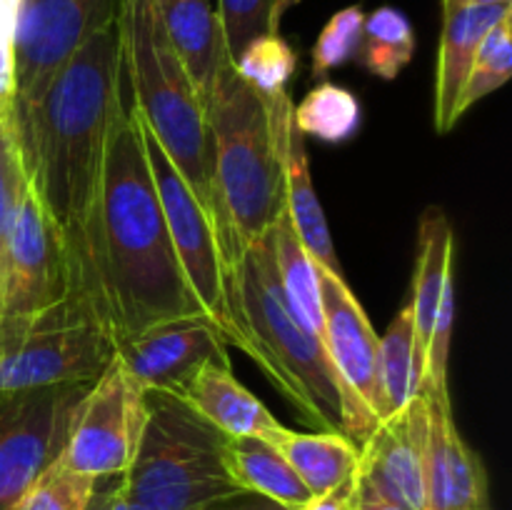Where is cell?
Wrapping results in <instances>:
<instances>
[{
	"label": "cell",
	"mask_w": 512,
	"mask_h": 510,
	"mask_svg": "<svg viewBox=\"0 0 512 510\" xmlns=\"http://www.w3.org/2000/svg\"><path fill=\"white\" fill-rule=\"evenodd\" d=\"M233 63L255 90L263 95H275L285 93V85L293 78L298 58L288 40L280 38L278 33H270L250 40Z\"/></svg>",
	"instance_id": "30"
},
{
	"label": "cell",
	"mask_w": 512,
	"mask_h": 510,
	"mask_svg": "<svg viewBox=\"0 0 512 510\" xmlns=\"http://www.w3.org/2000/svg\"><path fill=\"white\" fill-rule=\"evenodd\" d=\"M283 178H285V210L290 215L295 235L308 250L310 258L333 273L343 275L340 260L335 255L333 238H330L328 220H325L323 205L315 193L313 175L308 168V150H305V135L290 120L288 133L283 143Z\"/></svg>",
	"instance_id": "21"
},
{
	"label": "cell",
	"mask_w": 512,
	"mask_h": 510,
	"mask_svg": "<svg viewBox=\"0 0 512 510\" xmlns=\"http://www.w3.org/2000/svg\"><path fill=\"white\" fill-rule=\"evenodd\" d=\"M455 325V278L450 275L440 298L438 315H435L433 330H430L428 348L423 358V373H420L418 395L435 400V403H450L448 390V360L450 343H453Z\"/></svg>",
	"instance_id": "31"
},
{
	"label": "cell",
	"mask_w": 512,
	"mask_h": 510,
	"mask_svg": "<svg viewBox=\"0 0 512 510\" xmlns=\"http://www.w3.org/2000/svg\"><path fill=\"white\" fill-rule=\"evenodd\" d=\"M363 23L365 13L360 5H348V8L338 10L325 23V28L320 30L318 40L313 45L315 78H325L330 70L340 68V65H345L350 58L358 55L360 38H363Z\"/></svg>",
	"instance_id": "34"
},
{
	"label": "cell",
	"mask_w": 512,
	"mask_h": 510,
	"mask_svg": "<svg viewBox=\"0 0 512 510\" xmlns=\"http://www.w3.org/2000/svg\"><path fill=\"white\" fill-rule=\"evenodd\" d=\"M213 143L215 235L228 280L245 248L263 238L285 208L283 143L293 120L288 93L263 95L225 60L205 105Z\"/></svg>",
	"instance_id": "3"
},
{
	"label": "cell",
	"mask_w": 512,
	"mask_h": 510,
	"mask_svg": "<svg viewBox=\"0 0 512 510\" xmlns=\"http://www.w3.org/2000/svg\"><path fill=\"white\" fill-rule=\"evenodd\" d=\"M115 335L85 298L0 335V393L58 383H93L115 358Z\"/></svg>",
	"instance_id": "7"
},
{
	"label": "cell",
	"mask_w": 512,
	"mask_h": 510,
	"mask_svg": "<svg viewBox=\"0 0 512 510\" xmlns=\"http://www.w3.org/2000/svg\"><path fill=\"white\" fill-rule=\"evenodd\" d=\"M158 10L165 33L205 108L220 65L230 58L218 10L210 0H158Z\"/></svg>",
	"instance_id": "19"
},
{
	"label": "cell",
	"mask_w": 512,
	"mask_h": 510,
	"mask_svg": "<svg viewBox=\"0 0 512 510\" xmlns=\"http://www.w3.org/2000/svg\"><path fill=\"white\" fill-rule=\"evenodd\" d=\"M100 243L115 343L168 320L205 318L165 225L138 110L125 98L105 153Z\"/></svg>",
	"instance_id": "2"
},
{
	"label": "cell",
	"mask_w": 512,
	"mask_h": 510,
	"mask_svg": "<svg viewBox=\"0 0 512 510\" xmlns=\"http://www.w3.org/2000/svg\"><path fill=\"white\" fill-rule=\"evenodd\" d=\"M143 428V388L123 368L110 360L100 378L90 385L68 445L65 463L90 478H113L128 473Z\"/></svg>",
	"instance_id": "13"
},
{
	"label": "cell",
	"mask_w": 512,
	"mask_h": 510,
	"mask_svg": "<svg viewBox=\"0 0 512 510\" xmlns=\"http://www.w3.org/2000/svg\"><path fill=\"white\" fill-rule=\"evenodd\" d=\"M138 120L140 130H143L150 173H153L160 208H163L165 215V225H168L170 240H173V248L178 253V263L183 268L185 280H188V288L193 290L205 318L225 335L228 345L243 350L240 330L235 325L233 308H230L228 270H225V260L223 253H220L213 223L205 215V210L200 208L198 198L188 188V183L180 178L178 168L170 163L165 150L153 138L148 125L143 123L140 113Z\"/></svg>",
	"instance_id": "9"
},
{
	"label": "cell",
	"mask_w": 512,
	"mask_h": 510,
	"mask_svg": "<svg viewBox=\"0 0 512 510\" xmlns=\"http://www.w3.org/2000/svg\"><path fill=\"white\" fill-rule=\"evenodd\" d=\"M363 120V108L353 90L338 83L315 85L298 108H293V125L300 135H310L323 143H345L353 138Z\"/></svg>",
	"instance_id": "26"
},
{
	"label": "cell",
	"mask_w": 512,
	"mask_h": 510,
	"mask_svg": "<svg viewBox=\"0 0 512 510\" xmlns=\"http://www.w3.org/2000/svg\"><path fill=\"white\" fill-rule=\"evenodd\" d=\"M295 0H218V18L223 25L230 58L260 35L278 33L283 10Z\"/></svg>",
	"instance_id": "32"
},
{
	"label": "cell",
	"mask_w": 512,
	"mask_h": 510,
	"mask_svg": "<svg viewBox=\"0 0 512 510\" xmlns=\"http://www.w3.org/2000/svg\"><path fill=\"white\" fill-rule=\"evenodd\" d=\"M415 55V30L408 15L393 5L373 10L365 15L363 38L355 58L373 75L383 80H395L400 70Z\"/></svg>",
	"instance_id": "25"
},
{
	"label": "cell",
	"mask_w": 512,
	"mask_h": 510,
	"mask_svg": "<svg viewBox=\"0 0 512 510\" xmlns=\"http://www.w3.org/2000/svg\"><path fill=\"white\" fill-rule=\"evenodd\" d=\"M20 0H0V108L10 110L15 85V23Z\"/></svg>",
	"instance_id": "35"
},
{
	"label": "cell",
	"mask_w": 512,
	"mask_h": 510,
	"mask_svg": "<svg viewBox=\"0 0 512 510\" xmlns=\"http://www.w3.org/2000/svg\"><path fill=\"white\" fill-rule=\"evenodd\" d=\"M273 445L298 473L313 498L338 488L358 468L360 448L343 433H333V430L298 433V430L283 428L273 438Z\"/></svg>",
	"instance_id": "22"
},
{
	"label": "cell",
	"mask_w": 512,
	"mask_h": 510,
	"mask_svg": "<svg viewBox=\"0 0 512 510\" xmlns=\"http://www.w3.org/2000/svg\"><path fill=\"white\" fill-rule=\"evenodd\" d=\"M230 308L243 353L315 430L343 433V393L323 343L295 318L280 285L273 235L245 248L230 278Z\"/></svg>",
	"instance_id": "4"
},
{
	"label": "cell",
	"mask_w": 512,
	"mask_h": 510,
	"mask_svg": "<svg viewBox=\"0 0 512 510\" xmlns=\"http://www.w3.org/2000/svg\"><path fill=\"white\" fill-rule=\"evenodd\" d=\"M110 510H128V485H125V473L120 475L118 488H115L113 505H110Z\"/></svg>",
	"instance_id": "41"
},
{
	"label": "cell",
	"mask_w": 512,
	"mask_h": 510,
	"mask_svg": "<svg viewBox=\"0 0 512 510\" xmlns=\"http://www.w3.org/2000/svg\"><path fill=\"white\" fill-rule=\"evenodd\" d=\"M115 358L143 390L180 395L208 363H230L228 340L205 318L168 320L128 340H120Z\"/></svg>",
	"instance_id": "14"
},
{
	"label": "cell",
	"mask_w": 512,
	"mask_h": 510,
	"mask_svg": "<svg viewBox=\"0 0 512 510\" xmlns=\"http://www.w3.org/2000/svg\"><path fill=\"white\" fill-rule=\"evenodd\" d=\"M508 13H512L510 5H468V8L443 13V35H440L433 88V123L440 135L450 133L458 125L453 110L465 78L473 68L475 53H478L485 33Z\"/></svg>",
	"instance_id": "17"
},
{
	"label": "cell",
	"mask_w": 512,
	"mask_h": 510,
	"mask_svg": "<svg viewBox=\"0 0 512 510\" xmlns=\"http://www.w3.org/2000/svg\"><path fill=\"white\" fill-rule=\"evenodd\" d=\"M180 398L228 438H263L273 443L285 428L233 375V365L208 363L198 370Z\"/></svg>",
	"instance_id": "18"
},
{
	"label": "cell",
	"mask_w": 512,
	"mask_h": 510,
	"mask_svg": "<svg viewBox=\"0 0 512 510\" xmlns=\"http://www.w3.org/2000/svg\"><path fill=\"white\" fill-rule=\"evenodd\" d=\"M380 378L390 413L405 408L418 395L420 368L415 358V325L410 303H405L380 335Z\"/></svg>",
	"instance_id": "27"
},
{
	"label": "cell",
	"mask_w": 512,
	"mask_h": 510,
	"mask_svg": "<svg viewBox=\"0 0 512 510\" xmlns=\"http://www.w3.org/2000/svg\"><path fill=\"white\" fill-rule=\"evenodd\" d=\"M120 3L123 0H20L10 118L23 115L38 100L75 50L118 20Z\"/></svg>",
	"instance_id": "11"
},
{
	"label": "cell",
	"mask_w": 512,
	"mask_h": 510,
	"mask_svg": "<svg viewBox=\"0 0 512 510\" xmlns=\"http://www.w3.org/2000/svg\"><path fill=\"white\" fill-rule=\"evenodd\" d=\"M355 480H358V475H355ZM355 508L358 510H403V508H398V505L383 500L380 495H375L373 490H370L368 485L360 483V480H358V493H355Z\"/></svg>",
	"instance_id": "39"
},
{
	"label": "cell",
	"mask_w": 512,
	"mask_h": 510,
	"mask_svg": "<svg viewBox=\"0 0 512 510\" xmlns=\"http://www.w3.org/2000/svg\"><path fill=\"white\" fill-rule=\"evenodd\" d=\"M125 93L118 20L98 30L13 120L25 180L70 260L75 295L108 323L100 198L105 153ZM110 325V323H108Z\"/></svg>",
	"instance_id": "1"
},
{
	"label": "cell",
	"mask_w": 512,
	"mask_h": 510,
	"mask_svg": "<svg viewBox=\"0 0 512 510\" xmlns=\"http://www.w3.org/2000/svg\"><path fill=\"white\" fill-rule=\"evenodd\" d=\"M483 510H490V508H483Z\"/></svg>",
	"instance_id": "42"
},
{
	"label": "cell",
	"mask_w": 512,
	"mask_h": 510,
	"mask_svg": "<svg viewBox=\"0 0 512 510\" xmlns=\"http://www.w3.org/2000/svg\"><path fill=\"white\" fill-rule=\"evenodd\" d=\"M355 493H358V480H355L353 473L345 483H340L330 493L310 498L300 510H358L355 508Z\"/></svg>",
	"instance_id": "36"
},
{
	"label": "cell",
	"mask_w": 512,
	"mask_h": 510,
	"mask_svg": "<svg viewBox=\"0 0 512 510\" xmlns=\"http://www.w3.org/2000/svg\"><path fill=\"white\" fill-rule=\"evenodd\" d=\"M118 480L120 475H113V478H98L93 498H90V503L85 505V510H110L115 488H118Z\"/></svg>",
	"instance_id": "38"
},
{
	"label": "cell",
	"mask_w": 512,
	"mask_h": 510,
	"mask_svg": "<svg viewBox=\"0 0 512 510\" xmlns=\"http://www.w3.org/2000/svg\"><path fill=\"white\" fill-rule=\"evenodd\" d=\"M423 435L425 510H483L488 505V473L480 455L460 435L453 403L425 398Z\"/></svg>",
	"instance_id": "16"
},
{
	"label": "cell",
	"mask_w": 512,
	"mask_h": 510,
	"mask_svg": "<svg viewBox=\"0 0 512 510\" xmlns=\"http://www.w3.org/2000/svg\"><path fill=\"white\" fill-rule=\"evenodd\" d=\"M0 110H5V108H0Z\"/></svg>",
	"instance_id": "43"
},
{
	"label": "cell",
	"mask_w": 512,
	"mask_h": 510,
	"mask_svg": "<svg viewBox=\"0 0 512 510\" xmlns=\"http://www.w3.org/2000/svg\"><path fill=\"white\" fill-rule=\"evenodd\" d=\"M73 295L68 253L25 180L5 253L0 335L23 328Z\"/></svg>",
	"instance_id": "12"
},
{
	"label": "cell",
	"mask_w": 512,
	"mask_h": 510,
	"mask_svg": "<svg viewBox=\"0 0 512 510\" xmlns=\"http://www.w3.org/2000/svg\"><path fill=\"white\" fill-rule=\"evenodd\" d=\"M428 405L415 395L405 408L380 420L360 445L355 475L375 495L403 510H425L423 435Z\"/></svg>",
	"instance_id": "15"
},
{
	"label": "cell",
	"mask_w": 512,
	"mask_h": 510,
	"mask_svg": "<svg viewBox=\"0 0 512 510\" xmlns=\"http://www.w3.org/2000/svg\"><path fill=\"white\" fill-rule=\"evenodd\" d=\"M450 275H453V228L443 210L430 208L420 218L418 260H415L413 293L408 300L413 310L415 358H418L420 373H423L430 330H433L443 288Z\"/></svg>",
	"instance_id": "20"
},
{
	"label": "cell",
	"mask_w": 512,
	"mask_h": 510,
	"mask_svg": "<svg viewBox=\"0 0 512 510\" xmlns=\"http://www.w3.org/2000/svg\"><path fill=\"white\" fill-rule=\"evenodd\" d=\"M512 73V13L503 15L493 28L485 33L478 53H475L473 68L465 78L463 90L455 103L453 118L458 123L473 105H478L485 95L495 93L510 80Z\"/></svg>",
	"instance_id": "28"
},
{
	"label": "cell",
	"mask_w": 512,
	"mask_h": 510,
	"mask_svg": "<svg viewBox=\"0 0 512 510\" xmlns=\"http://www.w3.org/2000/svg\"><path fill=\"white\" fill-rule=\"evenodd\" d=\"M123 70L133 105L215 230L213 143L205 108L165 33L158 0L120 3Z\"/></svg>",
	"instance_id": "5"
},
{
	"label": "cell",
	"mask_w": 512,
	"mask_h": 510,
	"mask_svg": "<svg viewBox=\"0 0 512 510\" xmlns=\"http://www.w3.org/2000/svg\"><path fill=\"white\" fill-rule=\"evenodd\" d=\"M25 173L20 163L18 138H15L10 110H0V308H3V278L5 253H8L10 228H13L15 208L23 193Z\"/></svg>",
	"instance_id": "33"
},
{
	"label": "cell",
	"mask_w": 512,
	"mask_h": 510,
	"mask_svg": "<svg viewBox=\"0 0 512 510\" xmlns=\"http://www.w3.org/2000/svg\"><path fill=\"white\" fill-rule=\"evenodd\" d=\"M203 510H290V508H285V505L280 503H273V500L263 498V495H255V493H248V490H243V493H235L230 495V498L215 500V503H210L208 508Z\"/></svg>",
	"instance_id": "37"
},
{
	"label": "cell",
	"mask_w": 512,
	"mask_h": 510,
	"mask_svg": "<svg viewBox=\"0 0 512 510\" xmlns=\"http://www.w3.org/2000/svg\"><path fill=\"white\" fill-rule=\"evenodd\" d=\"M93 383L0 393V510H15L35 478L63 455Z\"/></svg>",
	"instance_id": "10"
},
{
	"label": "cell",
	"mask_w": 512,
	"mask_h": 510,
	"mask_svg": "<svg viewBox=\"0 0 512 510\" xmlns=\"http://www.w3.org/2000/svg\"><path fill=\"white\" fill-rule=\"evenodd\" d=\"M225 465L240 490L263 495L290 510H300L313 498L280 450L263 438H228Z\"/></svg>",
	"instance_id": "23"
},
{
	"label": "cell",
	"mask_w": 512,
	"mask_h": 510,
	"mask_svg": "<svg viewBox=\"0 0 512 510\" xmlns=\"http://www.w3.org/2000/svg\"><path fill=\"white\" fill-rule=\"evenodd\" d=\"M228 435L180 395L143 390V428L125 473L128 495L150 510H203L243 490L225 465Z\"/></svg>",
	"instance_id": "6"
},
{
	"label": "cell",
	"mask_w": 512,
	"mask_h": 510,
	"mask_svg": "<svg viewBox=\"0 0 512 510\" xmlns=\"http://www.w3.org/2000/svg\"><path fill=\"white\" fill-rule=\"evenodd\" d=\"M323 298V348L343 393V435L363 445L390 415L380 378V335L343 275L318 265Z\"/></svg>",
	"instance_id": "8"
},
{
	"label": "cell",
	"mask_w": 512,
	"mask_h": 510,
	"mask_svg": "<svg viewBox=\"0 0 512 510\" xmlns=\"http://www.w3.org/2000/svg\"><path fill=\"white\" fill-rule=\"evenodd\" d=\"M270 235H273L280 285H283L290 310L305 325V330H310L323 343V298H320L318 263L310 258V253L298 240L285 208L280 210Z\"/></svg>",
	"instance_id": "24"
},
{
	"label": "cell",
	"mask_w": 512,
	"mask_h": 510,
	"mask_svg": "<svg viewBox=\"0 0 512 510\" xmlns=\"http://www.w3.org/2000/svg\"><path fill=\"white\" fill-rule=\"evenodd\" d=\"M95 483L98 478L75 470L60 455L25 490L15 510H85L95 493Z\"/></svg>",
	"instance_id": "29"
},
{
	"label": "cell",
	"mask_w": 512,
	"mask_h": 510,
	"mask_svg": "<svg viewBox=\"0 0 512 510\" xmlns=\"http://www.w3.org/2000/svg\"><path fill=\"white\" fill-rule=\"evenodd\" d=\"M512 0H443V13L445 10L455 8H468V5H510Z\"/></svg>",
	"instance_id": "40"
}]
</instances>
